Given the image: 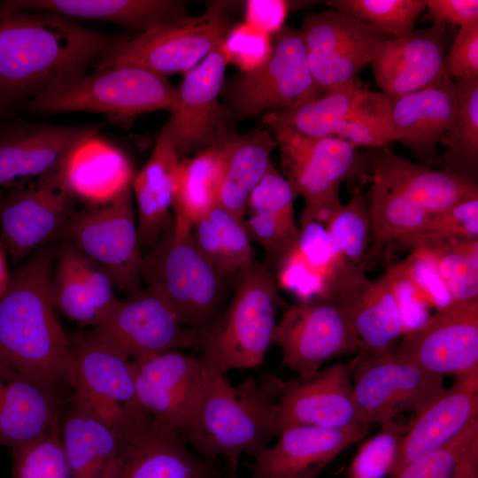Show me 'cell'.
Returning a JSON list of instances; mask_svg holds the SVG:
<instances>
[{"label": "cell", "mask_w": 478, "mask_h": 478, "mask_svg": "<svg viewBox=\"0 0 478 478\" xmlns=\"http://www.w3.org/2000/svg\"><path fill=\"white\" fill-rule=\"evenodd\" d=\"M121 40L0 1V120L48 86L84 74Z\"/></svg>", "instance_id": "1"}, {"label": "cell", "mask_w": 478, "mask_h": 478, "mask_svg": "<svg viewBox=\"0 0 478 478\" xmlns=\"http://www.w3.org/2000/svg\"><path fill=\"white\" fill-rule=\"evenodd\" d=\"M54 259L44 246L11 274L0 297V363L59 385L69 384L73 344L52 300Z\"/></svg>", "instance_id": "2"}, {"label": "cell", "mask_w": 478, "mask_h": 478, "mask_svg": "<svg viewBox=\"0 0 478 478\" xmlns=\"http://www.w3.org/2000/svg\"><path fill=\"white\" fill-rule=\"evenodd\" d=\"M202 365V388L188 440L201 456L226 458L235 467L243 454L255 456L279 436L277 403L284 382L266 375L234 387L226 374Z\"/></svg>", "instance_id": "3"}, {"label": "cell", "mask_w": 478, "mask_h": 478, "mask_svg": "<svg viewBox=\"0 0 478 478\" xmlns=\"http://www.w3.org/2000/svg\"><path fill=\"white\" fill-rule=\"evenodd\" d=\"M279 304L267 265L254 260L242 268L233 297L202 337L200 360L224 374L259 366L273 343Z\"/></svg>", "instance_id": "4"}, {"label": "cell", "mask_w": 478, "mask_h": 478, "mask_svg": "<svg viewBox=\"0 0 478 478\" xmlns=\"http://www.w3.org/2000/svg\"><path fill=\"white\" fill-rule=\"evenodd\" d=\"M177 89L166 75L136 66L97 70L55 82L26 101L35 113L92 112L124 120L154 111L172 112Z\"/></svg>", "instance_id": "5"}, {"label": "cell", "mask_w": 478, "mask_h": 478, "mask_svg": "<svg viewBox=\"0 0 478 478\" xmlns=\"http://www.w3.org/2000/svg\"><path fill=\"white\" fill-rule=\"evenodd\" d=\"M190 231L169 221L143 256L141 275L163 293L182 324L202 340L224 309L225 274L200 252Z\"/></svg>", "instance_id": "6"}, {"label": "cell", "mask_w": 478, "mask_h": 478, "mask_svg": "<svg viewBox=\"0 0 478 478\" xmlns=\"http://www.w3.org/2000/svg\"><path fill=\"white\" fill-rule=\"evenodd\" d=\"M262 120L276 139L283 176L296 197L305 201L300 223L315 220L325 225L342 204L341 184L369 173L366 156L341 138L309 136L266 115Z\"/></svg>", "instance_id": "7"}, {"label": "cell", "mask_w": 478, "mask_h": 478, "mask_svg": "<svg viewBox=\"0 0 478 478\" xmlns=\"http://www.w3.org/2000/svg\"><path fill=\"white\" fill-rule=\"evenodd\" d=\"M323 94L310 66L300 30L286 25L272 36L268 59L224 83L221 96L234 120L298 105Z\"/></svg>", "instance_id": "8"}, {"label": "cell", "mask_w": 478, "mask_h": 478, "mask_svg": "<svg viewBox=\"0 0 478 478\" xmlns=\"http://www.w3.org/2000/svg\"><path fill=\"white\" fill-rule=\"evenodd\" d=\"M61 231L66 243L102 268L116 288L127 296L143 289L132 185L110 201L87 204Z\"/></svg>", "instance_id": "9"}, {"label": "cell", "mask_w": 478, "mask_h": 478, "mask_svg": "<svg viewBox=\"0 0 478 478\" xmlns=\"http://www.w3.org/2000/svg\"><path fill=\"white\" fill-rule=\"evenodd\" d=\"M390 105L391 99L383 93L370 91L355 81L264 115L309 136L337 137L356 146L378 148L392 143Z\"/></svg>", "instance_id": "10"}, {"label": "cell", "mask_w": 478, "mask_h": 478, "mask_svg": "<svg viewBox=\"0 0 478 478\" xmlns=\"http://www.w3.org/2000/svg\"><path fill=\"white\" fill-rule=\"evenodd\" d=\"M226 3L212 2L197 17H187L121 40L96 66L97 70L136 66L161 74L185 73L224 40L232 25Z\"/></svg>", "instance_id": "11"}, {"label": "cell", "mask_w": 478, "mask_h": 478, "mask_svg": "<svg viewBox=\"0 0 478 478\" xmlns=\"http://www.w3.org/2000/svg\"><path fill=\"white\" fill-rule=\"evenodd\" d=\"M81 335L131 361L200 347L201 343L198 335L182 324L163 293L153 285L120 300L100 325Z\"/></svg>", "instance_id": "12"}, {"label": "cell", "mask_w": 478, "mask_h": 478, "mask_svg": "<svg viewBox=\"0 0 478 478\" xmlns=\"http://www.w3.org/2000/svg\"><path fill=\"white\" fill-rule=\"evenodd\" d=\"M221 43L185 73L176 88V104L160 132L179 156L199 153L237 134L231 112L219 100L228 65Z\"/></svg>", "instance_id": "13"}, {"label": "cell", "mask_w": 478, "mask_h": 478, "mask_svg": "<svg viewBox=\"0 0 478 478\" xmlns=\"http://www.w3.org/2000/svg\"><path fill=\"white\" fill-rule=\"evenodd\" d=\"M273 343L281 350V364L307 380L331 358L357 353L358 342L345 311L332 298L299 301L277 322Z\"/></svg>", "instance_id": "14"}, {"label": "cell", "mask_w": 478, "mask_h": 478, "mask_svg": "<svg viewBox=\"0 0 478 478\" xmlns=\"http://www.w3.org/2000/svg\"><path fill=\"white\" fill-rule=\"evenodd\" d=\"M350 363L355 400L370 426L382 425L405 412L417 414L444 389L442 376L428 373L395 350L355 358Z\"/></svg>", "instance_id": "15"}, {"label": "cell", "mask_w": 478, "mask_h": 478, "mask_svg": "<svg viewBox=\"0 0 478 478\" xmlns=\"http://www.w3.org/2000/svg\"><path fill=\"white\" fill-rule=\"evenodd\" d=\"M73 396L119 436L147 412L140 405L132 361L83 338L71 337Z\"/></svg>", "instance_id": "16"}, {"label": "cell", "mask_w": 478, "mask_h": 478, "mask_svg": "<svg viewBox=\"0 0 478 478\" xmlns=\"http://www.w3.org/2000/svg\"><path fill=\"white\" fill-rule=\"evenodd\" d=\"M0 189V243L16 263L61 231L75 213L74 197L56 171L32 185L12 181Z\"/></svg>", "instance_id": "17"}, {"label": "cell", "mask_w": 478, "mask_h": 478, "mask_svg": "<svg viewBox=\"0 0 478 478\" xmlns=\"http://www.w3.org/2000/svg\"><path fill=\"white\" fill-rule=\"evenodd\" d=\"M312 77L323 93L356 81L374 44L387 35L334 9L308 15L300 29Z\"/></svg>", "instance_id": "18"}, {"label": "cell", "mask_w": 478, "mask_h": 478, "mask_svg": "<svg viewBox=\"0 0 478 478\" xmlns=\"http://www.w3.org/2000/svg\"><path fill=\"white\" fill-rule=\"evenodd\" d=\"M395 351L442 377L478 371V299L437 309L405 334Z\"/></svg>", "instance_id": "19"}, {"label": "cell", "mask_w": 478, "mask_h": 478, "mask_svg": "<svg viewBox=\"0 0 478 478\" xmlns=\"http://www.w3.org/2000/svg\"><path fill=\"white\" fill-rule=\"evenodd\" d=\"M347 313L359 349L357 358L381 356L395 350L397 340L408 332L386 272L374 280L365 266H350L328 297Z\"/></svg>", "instance_id": "20"}, {"label": "cell", "mask_w": 478, "mask_h": 478, "mask_svg": "<svg viewBox=\"0 0 478 478\" xmlns=\"http://www.w3.org/2000/svg\"><path fill=\"white\" fill-rule=\"evenodd\" d=\"M132 366L142 407L162 424L187 430L202 388L200 358L174 350L134 360Z\"/></svg>", "instance_id": "21"}, {"label": "cell", "mask_w": 478, "mask_h": 478, "mask_svg": "<svg viewBox=\"0 0 478 478\" xmlns=\"http://www.w3.org/2000/svg\"><path fill=\"white\" fill-rule=\"evenodd\" d=\"M351 374L350 362L335 363L310 379L284 382L277 403L279 432L293 426L368 425L356 403Z\"/></svg>", "instance_id": "22"}, {"label": "cell", "mask_w": 478, "mask_h": 478, "mask_svg": "<svg viewBox=\"0 0 478 478\" xmlns=\"http://www.w3.org/2000/svg\"><path fill=\"white\" fill-rule=\"evenodd\" d=\"M448 44L446 26L436 23L407 37L377 42L369 64L382 93L395 100L439 80L446 73Z\"/></svg>", "instance_id": "23"}, {"label": "cell", "mask_w": 478, "mask_h": 478, "mask_svg": "<svg viewBox=\"0 0 478 478\" xmlns=\"http://www.w3.org/2000/svg\"><path fill=\"white\" fill-rule=\"evenodd\" d=\"M109 478H210L204 460L150 414L124 435Z\"/></svg>", "instance_id": "24"}, {"label": "cell", "mask_w": 478, "mask_h": 478, "mask_svg": "<svg viewBox=\"0 0 478 478\" xmlns=\"http://www.w3.org/2000/svg\"><path fill=\"white\" fill-rule=\"evenodd\" d=\"M100 127L35 122L0 126V187L19 178H40L56 171L74 145L97 135Z\"/></svg>", "instance_id": "25"}, {"label": "cell", "mask_w": 478, "mask_h": 478, "mask_svg": "<svg viewBox=\"0 0 478 478\" xmlns=\"http://www.w3.org/2000/svg\"><path fill=\"white\" fill-rule=\"evenodd\" d=\"M457 106L456 87L446 73L426 88L391 100L392 142L403 144L421 165L437 166V144L451 127Z\"/></svg>", "instance_id": "26"}, {"label": "cell", "mask_w": 478, "mask_h": 478, "mask_svg": "<svg viewBox=\"0 0 478 478\" xmlns=\"http://www.w3.org/2000/svg\"><path fill=\"white\" fill-rule=\"evenodd\" d=\"M477 420L478 371L456 375L454 383L408 424L389 476L443 446Z\"/></svg>", "instance_id": "27"}, {"label": "cell", "mask_w": 478, "mask_h": 478, "mask_svg": "<svg viewBox=\"0 0 478 478\" xmlns=\"http://www.w3.org/2000/svg\"><path fill=\"white\" fill-rule=\"evenodd\" d=\"M58 386L0 363V447L35 441L61 423Z\"/></svg>", "instance_id": "28"}, {"label": "cell", "mask_w": 478, "mask_h": 478, "mask_svg": "<svg viewBox=\"0 0 478 478\" xmlns=\"http://www.w3.org/2000/svg\"><path fill=\"white\" fill-rule=\"evenodd\" d=\"M368 425L346 428L293 426L283 429L273 446L255 455L252 478H297L312 468H323L338 454L364 438Z\"/></svg>", "instance_id": "29"}, {"label": "cell", "mask_w": 478, "mask_h": 478, "mask_svg": "<svg viewBox=\"0 0 478 478\" xmlns=\"http://www.w3.org/2000/svg\"><path fill=\"white\" fill-rule=\"evenodd\" d=\"M369 179L395 189L429 215L478 198L476 181L396 155L388 146L368 148Z\"/></svg>", "instance_id": "30"}, {"label": "cell", "mask_w": 478, "mask_h": 478, "mask_svg": "<svg viewBox=\"0 0 478 478\" xmlns=\"http://www.w3.org/2000/svg\"><path fill=\"white\" fill-rule=\"evenodd\" d=\"M112 278L99 266L65 243L51 279L56 309L82 327L100 325L120 299Z\"/></svg>", "instance_id": "31"}, {"label": "cell", "mask_w": 478, "mask_h": 478, "mask_svg": "<svg viewBox=\"0 0 478 478\" xmlns=\"http://www.w3.org/2000/svg\"><path fill=\"white\" fill-rule=\"evenodd\" d=\"M56 173L66 189L87 204L115 198L132 185L135 177L127 156L97 135L76 143Z\"/></svg>", "instance_id": "32"}, {"label": "cell", "mask_w": 478, "mask_h": 478, "mask_svg": "<svg viewBox=\"0 0 478 478\" xmlns=\"http://www.w3.org/2000/svg\"><path fill=\"white\" fill-rule=\"evenodd\" d=\"M296 243L275 266L277 287L299 301L328 297L347 266L334 254L324 224L300 223Z\"/></svg>", "instance_id": "33"}, {"label": "cell", "mask_w": 478, "mask_h": 478, "mask_svg": "<svg viewBox=\"0 0 478 478\" xmlns=\"http://www.w3.org/2000/svg\"><path fill=\"white\" fill-rule=\"evenodd\" d=\"M295 198L291 186L272 163L247 202L248 218L243 219L246 230L251 239L264 249L274 266L299 235L300 227L294 213Z\"/></svg>", "instance_id": "34"}, {"label": "cell", "mask_w": 478, "mask_h": 478, "mask_svg": "<svg viewBox=\"0 0 478 478\" xmlns=\"http://www.w3.org/2000/svg\"><path fill=\"white\" fill-rule=\"evenodd\" d=\"M180 161L176 150L160 132L150 157L134 177L132 191L138 210L141 249L154 246L169 223Z\"/></svg>", "instance_id": "35"}, {"label": "cell", "mask_w": 478, "mask_h": 478, "mask_svg": "<svg viewBox=\"0 0 478 478\" xmlns=\"http://www.w3.org/2000/svg\"><path fill=\"white\" fill-rule=\"evenodd\" d=\"M21 9L103 20L142 32L188 17L181 0H9Z\"/></svg>", "instance_id": "36"}, {"label": "cell", "mask_w": 478, "mask_h": 478, "mask_svg": "<svg viewBox=\"0 0 478 478\" xmlns=\"http://www.w3.org/2000/svg\"><path fill=\"white\" fill-rule=\"evenodd\" d=\"M65 409L61 440L71 478H109L120 448V436L73 395Z\"/></svg>", "instance_id": "37"}, {"label": "cell", "mask_w": 478, "mask_h": 478, "mask_svg": "<svg viewBox=\"0 0 478 478\" xmlns=\"http://www.w3.org/2000/svg\"><path fill=\"white\" fill-rule=\"evenodd\" d=\"M233 137L193 158L181 159L172 206L174 227L190 229L196 220L218 204Z\"/></svg>", "instance_id": "38"}, {"label": "cell", "mask_w": 478, "mask_h": 478, "mask_svg": "<svg viewBox=\"0 0 478 478\" xmlns=\"http://www.w3.org/2000/svg\"><path fill=\"white\" fill-rule=\"evenodd\" d=\"M276 147L270 129L256 128L233 137L219 193L220 206L243 219L248 199L266 175Z\"/></svg>", "instance_id": "39"}, {"label": "cell", "mask_w": 478, "mask_h": 478, "mask_svg": "<svg viewBox=\"0 0 478 478\" xmlns=\"http://www.w3.org/2000/svg\"><path fill=\"white\" fill-rule=\"evenodd\" d=\"M458 96L455 119L440 143L443 151L437 166L444 172L477 182L478 78L453 81Z\"/></svg>", "instance_id": "40"}, {"label": "cell", "mask_w": 478, "mask_h": 478, "mask_svg": "<svg viewBox=\"0 0 478 478\" xmlns=\"http://www.w3.org/2000/svg\"><path fill=\"white\" fill-rule=\"evenodd\" d=\"M367 201L374 244H395L420 229L429 214L400 191L370 180Z\"/></svg>", "instance_id": "41"}, {"label": "cell", "mask_w": 478, "mask_h": 478, "mask_svg": "<svg viewBox=\"0 0 478 478\" xmlns=\"http://www.w3.org/2000/svg\"><path fill=\"white\" fill-rule=\"evenodd\" d=\"M418 250L433 262L453 302L478 299V238H454Z\"/></svg>", "instance_id": "42"}, {"label": "cell", "mask_w": 478, "mask_h": 478, "mask_svg": "<svg viewBox=\"0 0 478 478\" xmlns=\"http://www.w3.org/2000/svg\"><path fill=\"white\" fill-rule=\"evenodd\" d=\"M325 227L335 256L351 266L366 265L371 231L367 200L359 192L329 215Z\"/></svg>", "instance_id": "43"}, {"label": "cell", "mask_w": 478, "mask_h": 478, "mask_svg": "<svg viewBox=\"0 0 478 478\" xmlns=\"http://www.w3.org/2000/svg\"><path fill=\"white\" fill-rule=\"evenodd\" d=\"M328 5L376 27L389 38H402L413 34L426 0H333Z\"/></svg>", "instance_id": "44"}, {"label": "cell", "mask_w": 478, "mask_h": 478, "mask_svg": "<svg viewBox=\"0 0 478 478\" xmlns=\"http://www.w3.org/2000/svg\"><path fill=\"white\" fill-rule=\"evenodd\" d=\"M61 423L42 437L12 449V478H71Z\"/></svg>", "instance_id": "45"}, {"label": "cell", "mask_w": 478, "mask_h": 478, "mask_svg": "<svg viewBox=\"0 0 478 478\" xmlns=\"http://www.w3.org/2000/svg\"><path fill=\"white\" fill-rule=\"evenodd\" d=\"M454 238H478V198L431 214L421 229L395 245L411 251Z\"/></svg>", "instance_id": "46"}, {"label": "cell", "mask_w": 478, "mask_h": 478, "mask_svg": "<svg viewBox=\"0 0 478 478\" xmlns=\"http://www.w3.org/2000/svg\"><path fill=\"white\" fill-rule=\"evenodd\" d=\"M408 424L394 420L382 425L381 430L358 448L347 474L348 478H383L389 474Z\"/></svg>", "instance_id": "47"}, {"label": "cell", "mask_w": 478, "mask_h": 478, "mask_svg": "<svg viewBox=\"0 0 478 478\" xmlns=\"http://www.w3.org/2000/svg\"><path fill=\"white\" fill-rule=\"evenodd\" d=\"M271 49L272 36L245 22L232 26L221 43L227 64L238 67L240 73L259 68L268 59Z\"/></svg>", "instance_id": "48"}, {"label": "cell", "mask_w": 478, "mask_h": 478, "mask_svg": "<svg viewBox=\"0 0 478 478\" xmlns=\"http://www.w3.org/2000/svg\"><path fill=\"white\" fill-rule=\"evenodd\" d=\"M476 437L477 420L443 446L413 460L390 478H450L459 458Z\"/></svg>", "instance_id": "49"}, {"label": "cell", "mask_w": 478, "mask_h": 478, "mask_svg": "<svg viewBox=\"0 0 478 478\" xmlns=\"http://www.w3.org/2000/svg\"><path fill=\"white\" fill-rule=\"evenodd\" d=\"M215 224L227 265L228 274H237L251 264V239L246 230L243 219L235 216L217 204L207 214Z\"/></svg>", "instance_id": "50"}, {"label": "cell", "mask_w": 478, "mask_h": 478, "mask_svg": "<svg viewBox=\"0 0 478 478\" xmlns=\"http://www.w3.org/2000/svg\"><path fill=\"white\" fill-rule=\"evenodd\" d=\"M396 264L436 310L453 302L433 262L420 250H411Z\"/></svg>", "instance_id": "51"}, {"label": "cell", "mask_w": 478, "mask_h": 478, "mask_svg": "<svg viewBox=\"0 0 478 478\" xmlns=\"http://www.w3.org/2000/svg\"><path fill=\"white\" fill-rule=\"evenodd\" d=\"M452 80L478 78V20L459 27L445 58Z\"/></svg>", "instance_id": "52"}, {"label": "cell", "mask_w": 478, "mask_h": 478, "mask_svg": "<svg viewBox=\"0 0 478 478\" xmlns=\"http://www.w3.org/2000/svg\"><path fill=\"white\" fill-rule=\"evenodd\" d=\"M289 4L282 0H248L244 4V21L273 36L285 25Z\"/></svg>", "instance_id": "53"}, {"label": "cell", "mask_w": 478, "mask_h": 478, "mask_svg": "<svg viewBox=\"0 0 478 478\" xmlns=\"http://www.w3.org/2000/svg\"><path fill=\"white\" fill-rule=\"evenodd\" d=\"M428 16L433 23L460 27L478 20L477 0H426Z\"/></svg>", "instance_id": "54"}, {"label": "cell", "mask_w": 478, "mask_h": 478, "mask_svg": "<svg viewBox=\"0 0 478 478\" xmlns=\"http://www.w3.org/2000/svg\"><path fill=\"white\" fill-rule=\"evenodd\" d=\"M191 237L200 252L223 274H228L220 234L212 220L205 215L196 220Z\"/></svg>", "instance_id": "55"}, {"label": "cell", "mask_w": 478, "mask_h": 478, "mask_svg": "<svg viewBox=\"0 0 478 478\" xmlns=\"http://www.w3.org/2000/svg\"><path fill=\"white\" fill-rule=\"evenodd\" d=\"M450 478H478V437L460 455Z\"/></svg>", "instance_id": "56"}, {"label": "cell", "mask_w": 478, "mask_h": 478, "mask_svg": "<svg viewBox=\"0 0 478 478\" xmlns=\"http://www.w3.org/2000/svg\"><path fill=\"white\" fill-rule=\"evenodd\" d=\"M7 254L0 243V297L4 293L10 281L11 274L8 271Z\"/></svg>", "instance_id": "57"}, {"label": "cell", "mask_w": 478, "mask_h": 478, "mask_svg": "<svg viewBox=\"0 0 478 478\" xmlns=\"http://www.w3.org/2000/svg\"><path fill=\"white\" fill-rule=\"evenodd\" d=\"M320 470L321 468L319 467L310 469L303 474L299 475L297 478H317L320 474Z\"/></svg>", "instance_id": "58"}]
</instances>
